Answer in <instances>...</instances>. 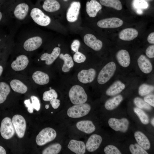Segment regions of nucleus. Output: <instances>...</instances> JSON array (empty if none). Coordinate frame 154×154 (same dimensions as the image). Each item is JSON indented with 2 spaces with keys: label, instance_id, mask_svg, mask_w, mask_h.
Wrapping results in <instances>:
<instances>
[{
  "label": "nucleus",
  "instance_id": "nucleus-26",
  "mask_svg": "<svg viewBox=\"0 0 154 154\" xmlns=\"http://www.w3.org/2000/svg\"><path fill=\"white\" fill-rule=\"evenodd\" d=\"M135 138L139 144L144 149L148 150L150 148V143L146 135L141 132L137 131L134 134Z\"/></svg>",
  "mask_w": 154,
  "mask_h": 154
},
{
  "label": "nucleus",
  "instance_id": "nucleus-42",
  "mask_svg": "<svg viewBox=\"0 0 154 154\" xmlns=\"http://www.w3.org/2000/svg\"><path fill=\"white\" fill-rule=\"evenodd\" d=\"M31 99L32 101L31 104L33 109L37 111H38L40 109V103L38 98L34 96H31Z\"/></svg>",
  "mask_w": 154,
  "mask_h": 154
},
{
  "label": "nucleus",
  "instance_id": "nucleus-30",
  "mask_svg": "<svg viewBox=\"0 0 154 154\" xmlns=\"http://www.w3.org/2000/svg\"><path fill=\"white\" fill-rule=\"evenodd\" d=\"M10 84L11 88L15 92L24 94L27 91V87L23 82L17 79L12 80Z\"/></svg>",
  "mask_w": 154,
  "mask_h": 154
},
{
  "label": "nucleus",
  "instance_id": "nucleus-5",
  "mask_svg": "<svg viewBox=\"0 0 154 154\" xmlns=\"http://www.w3.org/2000/svg\"><path fill=\"white\" fill-rule=\"evenodd\" d=\"M116 69V66L113 62L106 64L100 71L97 81L100 84H104L108 82L114 75Z\"/></svg>",
  "mask_w": 154,
  "mask_h": 154
},
{
  "label": "nucleus",
  "instance_id": "nucleus-43",
  "mask_svg": "<svg viewBox=\"0 0 154 154\" xmlns=\"http://www.w3.org/2000/svg\"><path fill=\"white\" fill-rule=\"evenodd\" d=\"M145 53L147 56L150 58L154 57V45H151L149 46L146 49Z\"/></svg>",
  "mask_w": 154,
  "mask_h": 154
},
{
  "label": "nucleus",
  "instance_id": "nucleus-14",
  "mask_svg": "<svg viewBox=\"0 0 154 154\" xmlns=\"http://www.w3.org/2000/svg\"><path fill=\"white\" fill-rule=\"evenodd\" d=\"M96 70L91 68L88 70H82L78 74L77 77L79 80L81 82L86 84L92 82L96 76Z\"/></svg>",
  "mask_w": 154,
  "mask_h": 154
},
{
  "label": "nucleus",
  "instance_id": "nucleus-54",
  "mask_svg": "<svg viewBox=\"0 0 154 154\" xmlns=\"http://www.w3.org/2000/svg\"><path fill=\"white\" fill-rule=\"evenodd\" d=\"M64 0V1H68V0Z\"/></svg>",
  "mask_w": 154,
  "mask_h": 154
},
{
  "label": "nucleus",
  "instance_id": "nucleus-55",
  "mask_svg": "<svg viewBox=\"0 0 154 154\" xmlns=\"http://www.w3.org/2000/svg\"><path fill=\"white\" fill-rule=\"evenodd\" d=\"M51 113V114H52V113H53V112H52Z\"/></svg>",
  "mask_w": 154,
  "mask_h": 154
},
{
  "label": "nucleus",
  "instance_id": "nucleus-41",
  "mask_svg": "<svg viewBox=\"0 0 154 154\" xmlns=\"http://www.w3.org/2000/svg\"><path fill=\"white\" fill-rule=\"evenodd\" d=\"M86 58L85 56L78 51L76 52L73 56L74 61L78 63H81L84 62Z\"/></svg>",
  "mask_w": 154,
  "mask_h": 154
},
{
  "label": "nucleus",
  "instance_id": "nucleus-36",
  "mask_svg": "<svg viewBox=\"0 0 154 154\" xmlns=\"http://www.w3.org/2000/svg\"><path fill=\"white\" fill-rule=\"evenodd\" d=\"M153 86L147 84H143L139 87L138 89V93L141 96L147 95L154 90Z\"/></svg>",
  "mask_w": 154,
  "mask_h": 154
},
{
  "label": "nucleus",
  "instance_id": "nucleus-31",
  "mask_svg": "<svg viewBox=\"0 0 154 154\" xmlns=\"http://www.w3.org/2000/svg\"><path fill=\"white\" fill-rule=\"evenodd\" d=\"M59 58L62 60L64 63L62 67V70L64 72H69L70 69L73 66L74 63L72 56L68 54H64L61 53L59 55Z\"/></svg>",
  "mask_w": 154,
  "mask_h": 154
},
{
  "label": "nucleus",
  "instance_id": "nucleus-16",
  "mask_svg": "<svg viewBox=\"0 0 154 154\" xmlns=\"http://www.w3.org/2000/svg\"><path fill=\"white\" fill-rule=\"evenodd\" d=\"M102 140V137L99 135L93 134L89 138L86 143V148L89 152H94L99 147Z\"/></svg>",
  "mask_w": 154,
  "mask_h": 154
},
{
  "label": "nucleus",
  "instance_id": "nucleus-49",
  "mask_svg": "<svg viewBox=\"0 0 154 154\" xmlns=\"http://www.w3.org/2000/svg\"><path fill=\"white\" fill-rule=\"evenodd\" d=\"M0 63V77L2 75L4 70L3 66Z\"/></svg>",
  "mask_w": 154,
  "mask_h": 154
},
{
  "label": "nucleus",
  "instance_id": "nucleus-29",
  "mask_svg": "<svg viewBox=\"0 0 154 154\" xmlns=\"http://www.w3.org/2000/svg\"><path fill=\"white\" fill-rule=\"evenodd\" d=\"M123 99V97L121 95L116 96L106 101L104 105L105 107L109 110H113L120 104Z\"/></svg>",
  "mask_w": 154,
  "mask_h": 154
},
{
  "label": "nucleus",
  "instance_id": "nucleus-44",
  "mask_svg": "<svg viewBox=\"0 0 154 154\" xmlns=\"http://www.w3.org/2000/svg\"><path fill=\"white\" fill-rule=\"evenodd\" d=\"M144 100L151 106L154 107V95L153 94L147 95L144 98Z\"/></svg>",
  "mask_w": 154,
  "mask_h": 154
},
{
  "label": "nucleus",
  "instance_id": "nucleus-25",
  "mask_svg": "<svg viewBox=\"0 0 154 154\" xmlns=\"http://www.w3.org/2000/svg\"><path fill=\"white\" fill-rule=\"evenodd\" d=\"M125 88V84L121 81L117 80L114 82L106 90V94L112 96L121 92Z\"/></svg>",
  "mask_w": 154,
  "mask_h": 154
},
{
  "label": "nucleus",
  "instance_id": "nucleus-53",
  "mask_svg": "<svg viewBox=\"0 0 154 154\" xmlns=\"http://www.w3.org/2000/svg\"><path fill=\"white\" fill-rule=\"evenodd\" d=\"M145 1H151L153 0H144Z\"/></svg>",
  "mask_w": 154,
  "mask_h": 154
},
{
  "label": "nucleus",
  "instance_id": "nucleus-39",
  "mask_svg": "<svg viewBox=\"0 0 154 154\" xmlns=\"http://www.w3.org/2000/svg\"><path fill=\"white\" fill-rule=\"evenodd\" d=\"M104 151L106 154H121L119 149L115 146L109 145L104 148Z\"/></svg>",
  "mask_w": 154,
  "mask_h": 154
},
{
  "label": "nucleus",
  "instance_id": "nucleus-6",
  "mask_svg": "<svg viewBox=\"0 0 154 154\" xmlns=\"http://www.w3.org/2000/svg\"><path fill=\"white\" fill-rule=\"evenodd\" d=\"M56 136L55 130L50 127H46L41 130L36 138V141L37 145H43L53 141Z\"/></svg>",
  "mask_w": 154,
  "mask_h": 154
},
{
  "label": "nucleus",
  "instance_id": "nucleus-34",
  "mask_svg": "<svg viewBox=\"0 0 154 154\" xmlns=\"http://www.w3.org/2000/svg\"><path fill=\"white\" fill-rule=\"evenodd\" d=\"M62 148L58 143L50 145L44 149L42 151V154H57L60 152Z\"/></svg>",
  "mask_w": 154,
  "mask_h": 154
},
{
  "label": "nucleus",
  "instance_id": "nucleus-17",
  "mask_svg": "<svg viewBox=\"0 0 154 154\" xmlns=\"http://www.w3.org/2000/svg\"><path fill=\"white\" fill-rule=\"evenodd\" d=\"M29 60L27 57L23 54L18 56L11 65L12 68L15 71H20L24 70L27 66Z\"/></svg>",
  "mask_w": 154,
  "mask_h": 154
},
{
  "label": "nucleus",
  "instance_id": "nucleus-15",
  "mask_svg": "<svg viewBox=\"0 0 154 154\" xmlns=\"http://www.w3.org/2000/svg\"><path fill=\"white\" fill-rule=\"evenodd\" d=\"M58 97L57 93L53 89L45 92L43 94L42 99L45 101H50L52 108L56 109L60 105V100L57 99Z\"/></svg>",
  "mask_w": 154,
  "mask_h": 154
},
{
  "label": "nucleus",
  "instance_id": "nucleus-7",
  "mask_svg": "<svg viewBox=\"0 0 154 154\" xmlns=\"http://www.w3.org/2000/svg\"><path fill=\"white\" fill-rule=\"evenodd\" d=\"M91 109L90 106L87 103L75 105L68 109L67 114L70 117L78 118L88 114Z\"/></svg>",
  "mask_w": 154,
  "mask_h": 154
},
{
  "label": "nucleus",
  "instance_id": "nucleus-10",
  "mask_svg": "<svg viewBox=\"0 0 154 154\" xmlns=\"http://www.w3.org/2000/svg\"><path fill=\"white\" fill-rule=\"evenodd\" d=\"M108 123L110 127L115 131L125 132L128 129L129 122L126 118L118 119L111 118L109 119Z\"/></svg>",
  "mask_w": 154,
  "mask_h": 154
},
{
  "label": "nucleus",
  "instance_id": "nucleus-48",
  "mask_svg": "<svg viewBox=\"0 0 154 154\" xmlns=\"http://www.w3.org/2000/svg\"><path fill=\"white\" fill-rule=\"evenodd\" d=\"M6 152L5 149L0 145V154H6Z\"/></svg>",
  "mask_w": 154,
  "mask_h": 154
},
{
  "label": "nucleus",
  "instance_id": "nucleus-3",
  "mask_svg": "<svg viewBox=\"0 0 154 154\" xmlns=\"http://www.w3.org/2000/svg\"><path fill=\"white\" fill-rule=\"evenodd\" d=\"M30 16L35 23L41 26H47L51 21L49 16L46 15L41 9L36 7L31 9Z\"/></svg>",
  "mask_w": 154,
  "mask_h": 154
},
{
  "label": "nucleus",
  "instance_id": "nucleus-52",
  "mask_svg": "<svg viewBox=\"0 0 154 154\" xmlns=\"http://www.w3.org/2000/svg\"><path fill=\"white\" fill-rule=\"evenodd\" d=\"M49 105L48 104H47L45 106V108L46 109H48L49 108Z\"/></svg>",
  "mask_w": 154,
  "mask_h": 154
},
{
  "label": "nucleus",
  "instance_id": "nucleus-2",
  "mask_svg": "<svg viewBox=\"0 0 154 154\" xmlns=\"http://www.w3.org/2000/svg\"><path fill=\"white\" fill-rule=\"evenodd\" d=\"M69 96L71 102L74 105L84 103L88 99L84 89L78 85H75L71 87L69 92Z\"/></svg>",
  "mask_w": 154,
  "mask_h": 154
},
{
  "label": "nucleus",
  "instance_id": "nucleus-4",
  "mask_svg": "<svg viewBox=\"0 0 154 154\" xmlns=\"http://www.w3.org/2000/svg\"><path fill=\"white\" fill-rule=\"evenodd\" d=\"M29 5L25 3L17 5L11 13L13 18L19 22H24L30 17L31 11Z\"/></svg>",
  "mask_w": 154,
  "mask_h": 154
},
{
  "label": "nucleus",
  "instance_id": "nucleus-21",
  "mask_svg": "<svg viewBox=\"0 0 154 154\" xmlns=\"http://www.w3.org/2000/svg\"><path fill=\"white\" fill-rule=\"evenodd\" d=\"M137 63L140 70L145 74L151 72L153 67L149 60L144 55H141L137 59Z\"/></svg>",
  "mask_w": 154,
  "mask_h": 154
},
{
  "label": "nucleus",
  "instance_id": "nucleus-1",
  "mask_svg": "<svg viewBox=\"0 0 154 154\" xmlns=\"http://www.w3.org/2000/svg\"><path fill=\"white\" fill-rule=\"evenodd\" d=\"M27 38L23 44L24 49L27 52H32L40 47L42 43V38L36 33V30L30 31L25 34Z\"/></svg>",
  "mask_w": 154,
  "mask_h": 154
},
{
  "label": "nucleus",
  "instance_id": "nucleus-11",
  "mask_svg": "<svg viewBox=\"0 0 154 154\" xmlns=\"http://www.w3.org/2000/svg\"><path fill=\"white\" fill-rule=\"evenodd\" d=\"M123 24L121 19L115 17L106 18L98 21V26L103 28H115L121 26Z\"/></svg>",
  "mask_w": 154,
  "mask_h": 154
},
{
  "label": "nucleus",
  "instance_id": "nucleus-22",
  "mask_svg": "<svg viewBox=\"0 0 154 154\" xmlns=\"http://www.w3.org/2000/svg\"><path fill=\"white\" fill-rule=\"evenodd\" d=\"M60 52V48L59 47H55L51 53L45 52L43 54L40 56V59L42 60H45L46 65H50L58 57Z\"/></svg>",
  "mask_w": 154,
  "mask_h": 154
},
{
  "label": "nucleus",
  "instance_id": "nucleus-32",
  "mask_svg": "<svg viewBox=\"0 0 154 154\" xmlns=\"http://www.w3.org/2000/svg\"><path fill=\"white\" fill-rule=\"evenodd\" d=\"M11 91L10 86L4 81L0 82V104L6 100Z\"/></svg>",
  "mask_w": 154,
  "mask_h": 154
},
{
  "label": "nucleus",
  "instance_id": "nucleus-18",
  "mask_svg": "<svg viewBox=\"0 0 154 154\" xmlns=\"http://www.w3.org/2000/svg\"><path fill=\"white\" fill-rule=\"evenodd\" d=\"M102 9L101 5L96 0L87 1L86 4V10L88 15L91 17H95L98 13Z\"/></svg>",
  "mask_w": 154,
  "mask_h": 154
},
{
  "label": "nucleus",
  "instance_id": "nucleus-24",
  "mask_svg": "<svg viewBox=\"0 0 154 154\" xmlns=\"http://www.w3.org/2000/svg\"><path fill=\"white\" fill-rule=\"evenodd\" d=\"M116 57L118 63L122 66L127 67L130 64V55L127 50L121 49L119 50L116 54Z\"/></svg>",
  "mask_w": 154,
  "mask_h": 154
},
{
  "label": "nucleus",
  "instance_id": "nucleus-27",
  "mask_svg": "<svg viewBox=\"0 0 154 154\" xmlns=\"http://www.w3.org/2000/svg\"><path fill=\"white\" fill-rule=\"evenodd\" d=\"M32 78L37 84L44 85L47 84L49 81V78L46 73L39 71L34 72L32 75Z\"/></svg>",
  "mask_w": 154,
  "mask_h": 154
},
{
  "label": "nucleus",
  "instance_id": "nucleus-46",
  "mask_svg": "<svg viewBox=\"0 0 154 154\" xmlns=\"http://www.w3.org/2000/svg\"><path fill=\"white\" fill-rule=\"evenodd\" d=\"M24 103L25 106L27 108L28 112L30 113H33V108L32 105L31 103L30 102V100L29 99L26 100H25Z\"/></svg>",
  "mask_w": 154,
  "mask_h": 154
},
{
  "label": "nucleus",
  "instance_id": "nucleus-38",
  "mask_svg": "<svg viewBox=\"0 0 154 154\" xmlns=\"http://www.w3.org/2000/svg\"><path fill=\"white\" fill-rule=\"evenodd\" d=\"M129 149L132 154H148L147 152L138 143L131 144Z\"/></svg>",
  "mask_w": 154,
  "mask_h": 154
},
{
  "label": "nucleus",
  "instance_id": "nucleus-19",
  "mask_svg": "<svg viewBox=\"0 0 154 154\" xmlns=\"http://www.w3.org/2000/svg\"><path fill=\"white\" fill-rule=\"evenodd\" d=\"M68 148L76 154H84L86 152V147L82 141L71 140L68 145Z\"/></svg>",
  "mask_w": 154,
  "mask_h": 154
},
{
  "label": "nucleus",
  "instance_id": "nucleus-20",
  "mask_svg": "<svg viewBox=\"0 0 154 154\" xmlns=\"http://www.w3.org/2000/svg\"><path fill=\"white\" fill-rule=\"evenodd\" d=\"M138 34V32L136 29L128 28L122 30L119 33V37L123 40L131 41L136 38Z\"/></svg>",
  "mask_w": 154,
  "mask_h": 154
},
{
  "label": "nucleus",
  "instance_id": "nucleus-9",
  "mask_svg": "<svg viewBox=\"0 0 154 154\" xmlns=\"http://www.w3.org/2000/svg\"><path fill=\"white\" fill-rule=\"evenodd\" d=\"M13 125L18 137L23 138L25 135L26 124L25 119L22 116L19 114L14 115L12 119Z\"/></svg>",
  "mask_w": 154,
  "mask_h": 154
},
{
  "label": "nucleus",
  "instance_id": "nucleus-50",
  "mask_svg": "<svg viewBox=\"0 0 154 154\" xmlns=\"http://www.w3.org/2000/svg\"><path fill=\"white\" fill-rule=\"evenodd\" d=\"M3 17V15L1 12L0 11V22L1 21Z\"/></svg>",
  "mask_w": 154,
  "mask_h": 154
},
{
  "label": "nucleus",
  "instance_id": "nucleus-12",
  "mask_svg": "<svg viewBox=\"0 0 154 154\" xmlns=\"http://www.w3.org/2000/svg\"><path fill=\"white\" fill-rule=\"evenodd\" d=\"M80 6L79 2L74 1L71 3L66 13V19L68 21L74 22L77 20Z\"/></svg>",
  "mask_w": 154,
  "mask_h": 154
},
{
  "label": "nucleus",
  "instance_id": "nucleus-40",
  "mask_svg": "<svg viewBox=\"0 0 154 154\" xmlns=\"http://www.w3.org/2000/svg\"><path fill=\"white\" fill-rule=\"evenodd\" d=\"M134 7L136 9H145L148 7V4L144 0H134L133 2Z\"/></svg>",
  "mask_w": 154,
  "mask_h": 154
},
{
  "label": "nucleus",
  "instance_id": "nucleus-13",
  "mask_svg": "<svg viewBox=\"0 0 154 154\" xmlns=\"http://www.w3.org/2000/svg\"><path fill=\"white\" fill-rule=\"evenodd\" d=\"M85 43L88 46L95 51H99L102 47L103 43L100 40L97 39L94 35L87 34L84 37Z\"/></svg>",
  "mask_w": 154,
  "mask_h": 154
},
{
  "label": "nucleus",
  "instance_id": "nucleus-33",
  "mask_svg": "<svg viewBox=\"0 0 154 154\" xmlns=\"http://www.w3.org/2000/svg\"><path fill=\"white\" fill-rule=\"evenodd\" d=\"M100 1L102 5L112 7L117 10H120L122 8L119 0H100Z\"/></svg>",
  "mask_w": 154,
  "mask_h": 154
},
{
  "label": "nucleus",
  "instance_id": "nucleus-45",
  "mask_svg": "<svg viewBox=\"0 0 154 154\" xmlns=\"http://www.w3.org/2000/svg\"><path fill=\"white\" fill-rule=\"evenodd\" d=\"M80 45V43L78 40H74L71 44V50L75 52L78 51Z\"/></svg>",
  "mask_w": 154,
  "mask_h": 154
},
{
  "label": "nucleus",
  "instance_id": "nucleus-47",
  "mask_svg": "<svg viewBox=\"0 0 154 154\" xmlns=\"http://www.w3.org/2000/svg\"><path fill=\"white\" fill-rule=\"evenodd\" d=\"M148 42L150 43L154 44V32L151 33L148 36L147 38Z\"/></svg>",
  "mask_w": 154,
  "mask_h": 154
},
{
  "label": "nucleus",
  "instance_id": "nucleus-23",
  "mask_svg": "<svg viewBox=\"0 0 154 154\" xmlns=\"http://www.w3.org/2000/svg\"><path fill=\"white\" fill-rule=\"evenodd\" d=\"M76 126L79 130L87 134H90L94 132L96 127L92 122L90 120H82L78 122Z\"/></svg>",
  "mask_w": 154,
  "mask_h": 154
},
{
  "label": "nucleus",
  "instance_id": "nucleus-8",
  "mask_svg": "<svg viewBox=\"0 0 154 154\" xmlns=\"http://www.w3.org/2000/svg\"><path fill=\"white\" fill-rule=\"evenodd\" d=\"M0 131L1 136L5 139H9L13 136L15 131L10 118L6 117L3 119L1 123Z\"/></svg>",
  "mask_w": 154,
  "mask_h": 154
},
{
  "label": "nucleus",
  "instance_id": "nucleus-51",
  "mask_svg": "<svg viewBox=\"0 0 154 154\" xmlns=\"http://www.w3.org/2000/svg\"><path fill=\"white\" fill-rule=\"evenodd\" d=\"M151 123L152 125L154 126V117H153L152 119L151 120Z\"/></svg>",
  "mask_w": 154,
  "mask_h": 154
},
{
  "label": "nucleus",
  "instance_id": "nucleus-56",
  "mask_svg": "<svg viewBox=\"0 0 154 154\" xmlns=\"http://www.w3.org/2000/svg\"><path fill=\"white\" fill-rule=\"evenodd\" d=\"M50 89H51V87H50Z\"/></svg>",
  "mask_w": 154,
  "mask_h": 154
},
{
  "label": "nucleus",
  "instance_id": "nucleus-37",
  "mask_svg": "<svg viewBox=\"0 0 154 154\" xmlns=\"http://www.w3.org/2000/svg\"><path fill=\"white\" fill-rule=\"evenodd\" d=\"M133 101L135 104L140 109H144L147 110H150L152 109L150 105L139 97L135 98Z\"/></svg>",
  "mask_w": 154,
  "mask_h": 154
},
{
  "label": "nucleus",
  "instance_id": "nucleus-35",
  "mask_svg": "<svg viewBox=\"0 0 154 154\" xmlns=\"http://www.w3.org/2000/svg\"><path fill=\"white\" fill-rule=\"evenodd\" d=\"M133 111L143 124H147L149 123V117L144 111L137 107L134 108Z\"/></svg>",
  "mask_w": 154,
  "mask_h": 154
},
{
  "label": "nucleus",
  "instance_id": "nucleus-28",
  "mask_svg": "<svg viewBox=\"0 0 154 154\" xmlns=\"http://www.w3.org/2000/svg\"><path fill=\"white\" fill-rule=\"evenodd\" d=\"M42 7L45 11L52 13L59 9L60 5L56 0H45L43 2Z\"/></svg>",
  "mask_w": 154,
  "mask_h": 154
}]
</instances>
